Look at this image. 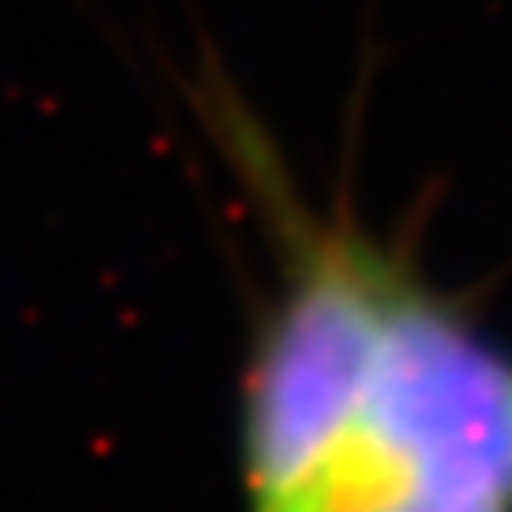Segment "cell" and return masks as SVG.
<instances>
[{
  "mask_svg": "<svg viewBox=\"0 0 512 512\" xmlns=\"http://www.w3.org/2000/svg\"><path fill=\"white\" fill-rule=\"evenodd\" d=\"M393 286L355 248H320L282 299L248 389L256 512L303 491L359 423Z\"/></svg>",
  "mask_w": 512,
  "mask_h": 512,
  "instance_id": "6da1fadb",
  "label": "cell"
},
{
  "mask_svg": "<svg viewBox=\"0 0 512 512\" xmlns=\"http://www.w3.org/2000/svg\"><path fill=\"white\" fill-rule=\"evenodd\" d=\"M355 436L402 495L512 500V372L423 299L393 295Z\"/></svg>",
  "mask_w": 512,
  "mask_h": 512,
  "instance_id": "7a4b0ae2",
  "label": "cell"
},
{
  "mask_svg": "<svg viewBox=\"0 0 512 512\" xmlns=\"http://www.w3.org/2000/svg\"><path fill=\"white\" fill-rule=\"evenodd\" d=\"M380 512H512V500L491 495H406Z\"/></svg>",
  "mask_w": 512,
  "mask_h": 512,
  "instance_id": "3957f363",
  "label": "cell"
}]
</instances>
